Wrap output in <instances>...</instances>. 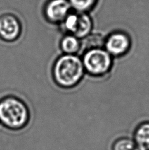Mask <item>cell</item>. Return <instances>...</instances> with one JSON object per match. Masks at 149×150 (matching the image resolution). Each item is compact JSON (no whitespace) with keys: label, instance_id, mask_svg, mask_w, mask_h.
<instances>
[{"label":"cell","instance_id":"6da1fadb","mask_svg":"<svg viewBox=\"0 0 149 150\" xmlns=\"http://www.w3.org/2000/svg\"><path fill=\"white\" fill-rule=\"evenodd\" d=\"M85 72L82 59L75 55L66 54L55 62L53 75L58 86L70 89L81 82Z\"/></svg>","mask_w":149,"mask_h":150},{"label":"cell","instance_id":"7a4b0ae2","mask_svg":"<svg viewBox=\"0 0 149 150\" xmlns=\"http://www.w3.org/2000/svg\"><path fill=\"white\" fill-rule=\"evenodd\" d=\"M30 119L28 106L20 99L7 96L0 100V122L11 130L25 127Z\"/></svg>","mask_w":149,"mask_h":150},{"label":"cell","instance_id":"3957f363","mask_svg":"<svg viewBox=\"0 0 149 150\" xmlns=\"http://www.w3.org/2000/svg\"><path fill=\"white\" fill-rule=\"evenodd\" d=\"M85 71L93 76H103L107 74L112 65V57L101 47L89 49L82 59Z\"/></svg>","mask_w":149,"mask_h":150},{"label":"cell","instance_id":"277c9868","mask_svg":"<svg viewBox=\"0 0 149 150\" xmlns=\"http://www.w3.org/2000/svg\"><path fill=\"white\" fill-rule=\"evenodd\" d=\"M130 40L127 34L123 33H115L110 34L105 42L106 50L112 56H121L128 52L130 47Z\"/></svg>","mask_w":149,"mask_h":150},{"label":"cell","instance_id":"5b68a950","mask_svg":"<svg viewBox=\"0 0 149 150\" xmlns=\"http://www.w3.org/2000/svg\"><path fill=\"white\" fill-rule=\"evenodd\" d=\"M71 5L68 0H52L47 5L46 13L52 22H62L70 13Z\"/></svg>","mask_w":149,"mask_h":150},{"label":"cell","instance_id":"8992f818","mask_svg":"<svg viewBox=\"0 0 149 150\" xmlns=\"http://www.w3.org/2000/svg\"><path fill=\"white\" fill-rule=\"evenodd\" d=\"M20 32V26L17 18L10 15L0 18V36L7 41H13L17 38Z\"/></svg>","mask_w":149,"mask_h":150},{"label":"cell","instance_id":"52a82bcc","mask_svg":"<svg viewBox=\"0 0 149 150\" xmlns=\"http://www.w3.org/2000/svg\"><path fill=\"white\" fill-rule=\"evenodd\" d=\"M93 27L91 18L86 13H78L73 34L79 39L85 38L89 35Z\"/></svg>","mask_w":149,"mask_h":150},{"label":"cell","instance_id":"ba28073f","mask_svg":"<svg viewBox=\"0 0 149 150\" xmlns=\"http://www.w3.org/2000/svg\"><path fill=\"white\" fill-rule=\"evenodd\" d=\"M137 147L149 150V121H145L135 129L133 136Z\"/></svg>","mask_w":149,"mask_h":150},{"label":"cell","instance_id":"9c48e42d","mask_svg":"<svg viewBox=\"0 0 149 150\" xmlns=\"http://www.w3.org/2000/svg\"><path fill=\"white\" fill-rule=\"evenodd\" d=\"M81 47V42L79 39L73 34L67 35L62 40L61 48L66 54L74 55Z\"/></svg>","mask_w":149,"mask_h":150},{"label":"cell","instance_id":"30bf717a","mask_svg":"<svg viewBox=\"0 0 149 150\" xmlns=\"http://www.w3.org/2000/svg\"><path fill=\"white\" fill-rule=\"evenodd\" d=\"M136 144L133 138L122 137L114 142L112 146V150H135Z\"/></svg>","mask_w":149,"mask_h":150},{"label":"cell","instance_id":"8fae6325","mask_svg":"<svg viewBox=\"0 0 149 150\" xmlns=\"http://www.w3.org/2000/svg\"><path fill=\"white\" fill-rule=\"evenodd\" d=\"M71 7L78 13H86L93 7L97 0H68Z\"/></svg>","mask_w":149,"mask_h":150},{"label":"cell","instance_id":"7c38bea8","mask_svg":"<svg viewBox=\"0 0 149 150\" xmlns=\"http://www.w3.org/2000/svg\"><path fill=\"white\" fill-rule=\"evenodd\" d=\"M135 150H147V149H143L141 148H139V147H137V148L135 149Z\"/></svg>","mask_w":149,"mask_h":150}]
</instances>
